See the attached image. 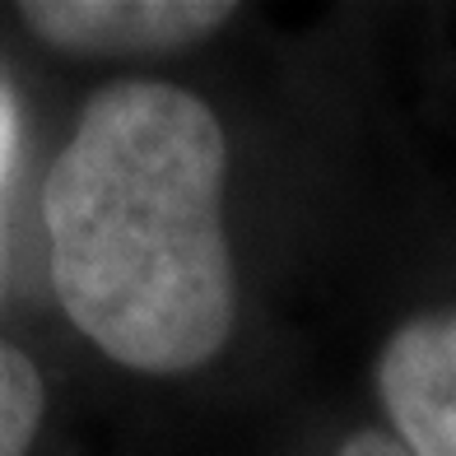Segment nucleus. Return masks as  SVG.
Segmentation results:
<instances>
[{
    "label": "nucleus",
    "mask_w": 456,
    "mask_h": 456,
    "mask_svg": "<svg viewBox=\"0 0 456 456\" xmlns=\"http://www.w3.org/2000/svg\"><path fill=\"white\" fill-rule=\"evenodd\" d=\"M228 140L191 89H98L43 186L56 303L121 368L182 378L238 326L224 238Z\"/></svg>",
    "instance_id": "f257e3e1"
},
{
    "label": "nucleus",
    "mask_w": 456,
    "mask_h": 456,
    "mask_svg": "<svg viewBox=\"0 0 456 456\" xmlns=\"http://www.w3.org/2000/svg\"><path fill=\"white\" fill-rule=\"evenodd\" d=\"M233 14L238 5L228 0H33L19 10L28 33L79 56H150L196 47Z\"/></svg>",
    "instance_id": "f03ea898"
},
{
    "label": "nucleus",
    "mask_w": 456,
    "mask_h": 456,
    "mask_svg": "<svg viewBox=\"0 0 456 456\" xmlns=\"http://www.w3.org/2000/svg\"><path fill=\"white\" fill-rule=\"evenodd\" d=\"M378 396L410 456H456V307L391 330L378 354Z\"/></svg>",
    "instance_id": "7ed1b4c3"
},
{
    "label": "nucleus",
    "mask_w": 456,
    "mask_h": 456,
    "mask_svg": "<svg viewBox=\"0 0 456 456\" xmlns=\"http://www.w3.org/2000/svg\"><path fill=\"white\" fill-rule=\"evenodd\" d=\"M43 410H47V391L37 363L24 349L0 340V456H28Z\"/></svg>",
    "instance_id": "20e7f679"
},
{
    "label": "nucleus",
    "mask_w": 456,
    "mask_h": 456,
    "mask_svg": "<svg viewBox=\"0 0 456 456\" xmlns=\"http://www.w3.org/2000/svg\"><path fill=\"white\" fill-rule=\"evenodd\" d=\"M336 456H410L401 443H396V433H382V428H359V433H349V438L340 443Z\"/></svg>",
    "instance_id": "39448f33"
}]
</instances>
